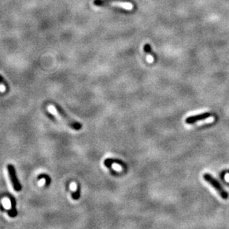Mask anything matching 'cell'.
<instances>
[{
    "label": "cell",
    "instance_id": "obj_12",
    "mask_svg": "<svg viewBox=\"0 0 229 229\" xmlns=\"http://www.w3.org/2000/svg\"><path fill=\"white\" fill-rule=\"evenodd\" d=\"M228 172H229V171H228Z\"/></svg>",
    "mask_w": 229,
    "mask_h": 229
},
{
    "label": "cell",
    "instance_id": "obj_10",
    "mask_svg": "<svg viewBox=\"0 0 229 229\" xmlns=\"http://www.w3.org/2000/svg\"><path fill=\"white\" fill-rule=\"evenodd\" d=\"M38 179H45V185L46 186H48V185H50L51 183V178L49 177L48 175L47 174H44V173H42V174H39L38 176Z\"/></svg>",
    "mask_w": 229,
    "mask_h": 229
},
{
    "label": "cell",
    "instance_id": "obj_5",
    "mask_svg": "<svg viewBox=\"0 0 229 229\" xmlns=\"http://www.w3.org/2000/svg\"><path fill=\"white\" fill-rule=\"evenodd\" d=\"M211 116V114L209 112H205V113L197 114V115H193L188 116L186 119H185V123L188 124V125H193V124L196 123V122L199 121H202V120H205L208 118H210Z\"/></svg>",
    "mask_w": 229,
    "mask_h": 229
},
{
    "label": "cell",
    "instance_id": "obj_8",
    "mask_svg": "<svg viewBox=\"0 0 229 229\" xmlns=\"http://www.w3.org/2000/svg\"><path fill=\"white\" fill-rule=\"evenodd\" d=\"M80 191H81V188L79 183H76V190L74 192L72 193V199L74 200H77L80 199Z\"/></svg>",
    "mask_w": 229,
    "mask_h": 229
},
{
    "label": "cell",
    "instance_id": "obj_9",
    "mask_svg": "<svg viewBox=\"0 0 229 229\" xmlns=\"http://www.w3.org/2000/svg\"><path fill=\"white\" fill-rule=\"evenodd\" d=\"M144 51H145V52L146 53V54H147L148 57H149V60L150 61H153V58H154V57H153V54H152V52H151V48H150V45H148V44H146L145 45V47H144Z\"/></svg>",
    "mask_w": 229,
    "mask_h": 229
},
{
    "label": "cell",
    "instance_id": "obj_6",
    "mask_svg": "<svg viewBox=\"0 0 229 229\" xmlns=\"http://www.w3.org/2000/svg\"><path fill=\"white\" fill-rule=\"evenodd\" d=\"M9 199H10V202H11V209L7 211V214H8L10 217H17V214H18V211H17V201H16L15 198L12 196H9Z\"/></svg>",
    "mask_w": 229,
    "mask_h": 229
},
{
    "label": "cell",
    "instance_id": "obj_3",
    "mask_svg": "<svg viewBox=\"0 0 229 229\" xmlns=\"http://www.w3.org/2000/svg\"><path fill=\"white\" fill-rule=\"evenodd\" d=\"M203 179H205L207 183H209L211 186L217 191V193H219V195L222 197L223 199H227L228 198L229 195L227 191L223 188L222 185L217 179H215L212 175L208 173H205L203 174Z\"/></svg>",
    "mask_w": 229,
    "mask_h": 229
},
{
    "label": "cell",
    "instance_id": "obj_1",
    "mask_svg": "<svg viewBox=\"0 0 229 229\" xmlns=\"http://www.w3.org/2000/svg\"><path fill=\"white\" fill-rule=\"evenodd\" d=\"M49 109H50V111L51 113L54 112V113L56 114V115L58 116V117H60V119H62L65 123H66L71 128L75 130V131H80V130L82 129V124H81L80 122L76 121V120L73 119L72 118H71L70 116L66 113V111L59 105H57L56 104H54L53 105L49 107Z\"/></svg>",
    "mask_w": 229,
    "mask_h": 229
},
{
    "label": "cell",
    "instance_id": "obj_11",
    "mask_svg": "<svg viewBox=\"0 0 229 229\" xmlns=\"http://www.w3.org/2000/svg\"><path fill=\"white\" fill-rule=\"evenodd\" d=\"M0 87L2 88V90H6L7 88V87H8L7 82H5V80H4V78L1 76V75H0Z\"/></svg>",
    "mask_w": 229,
    "mask_h": 229
},
{
    "label": "cell",
    "instance_id": "obj_7",
    "mask_svg": "<svg viewBox=\"0 0 229 229\" xmlns=\"http://www.w3.org/2000/svg\"><path fill=\"white\" fill-rule=\"evenodd\" d=\"M113 164H116V165H119L121 167L125 168H126L125 163H123V162H122V160H119V159L108 158V159H106L104 161L105 166L107 167V168H109L112 166V165H113Z\"/></svg>",
    "mask_w": 229,
    "mask_h": 229
},
{
    "label": "cell",
    "instance_id": "obj_4",
    "mask_svg": "<svg viewBox=\"0 0 229 229\" xmlns=\"http://www.w3.org/2000/svg\"><path fill=\"white\" fill-rule=\"evenodd\" d=\"M7 173H8V177L10 178V180H11V184L13 185V189L17 192L19 191H22V185L19 183L18 178H17V172H16V169L14 166L11 164H8L7 166Z\"/></svg>",
    "mask_w": 229,
    "mask_h": 229
},
{
    "label": "cell",
    "instance_id": "obj_2",
    "mask_svg": "<svg viewBox=\"0 0 229 229\" xmlns=\"http://www.w3.org/2000/svg\"><path fill=\"white\" fill-rule=\"evenodd\" d=\"M94 5L97 7H119L121 8L128 10V11H131L134 7L132 3L128 2L120 1V0H94Z\"/></svg>",
    "mask_w": 229,
    "mask_h": 229
}]
</instances>
